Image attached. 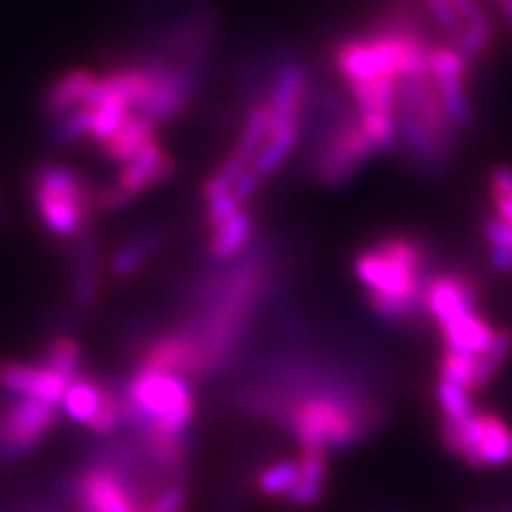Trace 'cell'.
I'll use <instances>...</instances> for the list:
<instances>
[{
    "label": "cell",
    "mask_w": 512,
    "mask_h": 512,
    "mask_svg": "<svg viewBox=\"0 0 512 512\" xmlns=\"http://www.w3.org/2000/svg\"><path fill=\"white\" fill-rule=\"evenodd\" d=\"M92 131V107L79 105L71 109L69 114H64L56 120H52V141L60 148L75 146V143L84 141L90 137Z\"/></svg>",
    "instance_id": "ffe728a7"
},
{
    "label": "cell",
    "mask_w": 512,
    "mask_h": 512,
    "mask_svg": "<svg viewBox=\"0 0 512 512\" xmlns=\"http://www.w3.org/2000/svg\"><path fill=\"white\" fill-rule=\"evenodd\" d=\"M73 498L84 512H143L141 495L128 472L111 461H96L73 480Z\"/></svg>",
    "instance_id": "5b68a950"
},
{
    "label": "cell",
    "mask_w": 512,
    "mask_h": 512,
    "mask_svg": "<svg viewBox=\"0 0 512 512\" xmlns=\"http://www.w3.org/2000/svg\"><path fill=\"white\" fill-rule=\"evenodd\" d=\"M186 500L188 493L182 485H167L154 495L143 512H182Z\"/></svg>",
    "instance_id": "cb8c5ba5"
},
{
    "label": "cell",
    "mask_w": 512,
    "mask_h": 512,
    "mask_svg": "<svg viewBox=\"0 0 512 512\" xmlns=\"http://www.w3.org/2000/svg\"><path fill=\"white\" fill-rule=\"evenodd\" d=\"M0 387L20 397H37L47 404H60L69 382L41 363H3L0 365Z\"/></svg>",
    "instance_id": "ba28073f"
},
{
    "label": "cell",
    "mask_w": 512,
    "mask_h": 512,
    "mask_svg": "<svg viewBox=\"0 0 512 512\" xmlns=\"http://www.w3.org/2000/svg\"><path fill=\"white\" fill-rule=\"evenodd\" d=\"M41 365L56 372L69 384L82 376V346L67 333H58L45 344L41 352Z\"/></svg>",
    "instance_id": "e0dca14e"
},
{
    "label": "cell",
    "mask_w": 512,
    "mask_h": 512,
    "mask_svg": "<svg viewBox=\"0 0 512 512\" xmlns=\"http://www.w3.org/2000/svg\"><path fill=\"white\" fill-rule=\"evenodd\" d=\"M96 82V75L88 69H69L60 73L54 82L47 86L41 109L47 120H56L64 114H69L71 109L86 105L90 90Z\"/></svg>",
    "instance_id": "8fae6325"
},
{
    "label": "cell",
    "mask_w": 512,
    "mask_h": 512,
    "mask_svg": "<svg viewBox=\"0 0 512 512\" xmlns=\"http://www.w3.org/2000/svg\"><path fill=\"white\" fill-rule=\"evenodd\" d=\"M370 310L391 325H421L427 312V288L436 276L434 252L423 239L391 235L363 248L355 263Z\"/></svg>",
    "instance_id": "6da1fadb"
},
{
    "label": "cell",
    "mask_w": 512,
    "mask_h": 512,
    "mask_svg": "<svg viewBox=\"0 0 512 512\" xmlns=\"http://www.w3.org/2000/svg\"><path fill=\"white\" fill-rule=\"evenodd\" d=\"M30 190L41 224L56 239L75 242L86 235L94 212L99 210V188H92L86 175L50 160L32 171Z\"/></svg>",
    "instance_id": "3957f363"
},
{
    "label": "cell",
    "mask_w": 512,
    "mask_h": 512,
    "mask_svg": "<svg viewBox=\"0 0 512 512\" xmlns=\"http://www.w3.org/2000/svg\"><path fill=\"white\" fill-rule=\"evenodd\" d=\"M158 122L152 118L139 114V111H131L126 120L120 124L118 131L111 135L107 141L101 143V152L107 160L116 165H124L126 160L135 158L143 148L156 141Z\"/></svg>",
    "instance_id": "7c38bea8"
},
{
    "label": "cell",
    "mask_w": 512,
    "mask_h": 512,
    "mask_svg": "<svg viewBox=\"0 0 512 512\" xmlns=\"http://www.w3.org/2000/svg\"><path fill=\"white\" fill-rule=\"evenodd\" d=\"M90 107H92L90 139H94L99 146L118 131L120 124L126 120V116L133 111L122 99H118V96H105V99H101L99 103Z\"/></svg>",
    "instance_id": "d6986e66"
},
{
    "label": "cell",
    "mask_w": 512,
    "mask_h": 512,
    "mask_svg": "<svg viewBox=\"0 0 512 512\" xmlns=\"http://www.w3.org/2000/svg\"><path fill=\"white\" fill-rule=\"evenodd\" d=\"M483 237L489 246H500L512 250V224L500 216H491L483 222Z\"/></svg>",
    "instance_id": "d4e9b609"
},
{
    "label": "cell",
    "mask_w": 512,
    "mask_h": 512,
    "mask_svg": "<svg viewBox=\"0 0 512 512\" xmlns=\"http://www.w3.org/2000/svg\"><path fill=\"white\" fill-rule=\"evenodd\" d=\"M167 242V231L163 227H143L135 231L126 242L111 254L109 271L118 280L133 278L150 263L152 256Z\"/></svg>",
    "instance_id": "30bf717a"
},
{
    "label": "cell",
    "mask_w": 512,
    "mask_h": 512,
    "mask_svg": "<svg viewBox=\"0 0 512 512\" xmlns=\"http://www.w3.org/2000/svg\"><path fill=\"white\" fill-rule=\"evenodd\" d=\"M442 105L446 109L448 118L459 128L468 126L474 118V107L470 101V94L466 88V77H446V79H434Z\"/></svg>",
    "instance_id": "ac0fdd59"
},
{
    "label": "cell",
    "mask_w": 512,
    "mask_h": 512,
    "mask_svg": "<svg viewBox=\"0 0 512 512\" xmlns=\"http://www.w3.org/2000/svg\"><path fill=\"white\" fill-rule=\"evenodd\" d=\"M105 391H107V384L86 376H79L69 384L67 391H64L60 404L75 423L90 425L96 412H99L103 406Z\"/></svg>",
    "instance_id": "2e32d148"
},
{
    "label": "cell",
    "mask_w": 512,
    "mask_h": 512,
    "mask_svg": "<svg viewBox=\"0 0 512 512\" xmlns=\"http://www.w3.org/2000/svg\"><path fill=\"white\" fill-rule=\"evenodd\" d=\"M299 474V461L293 459H280L269 463L267 468L261 470L256 476V489L267 498H286L288 491L293 489Z\"/></svg>",
    "instance_id": "44dd1931"
},
{
    "label": "cell",
    "mask_w": 512,
    "mask_h": 512,
    "mask_svg": "<svg viewBox=\"0 0 512 512\" xmlns=\"http://www.w3.org/2000/svg\"><path fill=\"white\" fill-rule=\"evenodd\" d=\"M3 218H5V214H3V203H0V222H3Z\"/></svg>",
    "instance_id": "83f0119b"
},
{
    "label": "cell",
    "mask_w": 512,
    "mask_h": 512,
    "mask_svg": "<svg viewBox=\"0 0 512 512\" xmlns=\"http://www.w3.org/2000/svg\"><path fill=\"white\" fill-rule=\"evenodd\" d=\"M495 3H498V5H500V7H502V5H504V3H506V0H495Z\"/></svg>",
    "instance_id": "f1b7e54d"
},
{
    "label": "cell",
    "mask_w": 512,
    "mask_h": 512,
    "mask_svg": "<svg viewBox=\"0 0 512 512\" xmlns=\"http://www.w3.org/2000/svg\"><path fill=\"white\" fill-rule=\"evenodd\" d=\"M438 329L442 335L444 348L470 352V355L485 352L495 338V329L478 314V310L463 312L453 320H448V323L438 325Z\"/></svg>",
    "instance_id": "5bb4252c"
},
{
    "label": "cell",
    "mask_w": 512,
    "mask_h": 512,
    "mask_svg": "<svg viewBox=\"0 0 512 512\" xmlns=\"http://www.w3.org/2000/svg\"><path fill=\"white\" fill-rule=\"evenodd\" d=\"M502 11H504V15L508 18V22L512 24V0H506V3L502 5Z\"/></svg>",
    "instance_id": "4316f807"
},
{
    "label": "cell",
    "mask_w": 512,
    "mask_h": 512,
    "mask_svg": "<svg viewBox=\"0 0 512 512\" xmlns=\"http://www.w3.org/2000/svg\"><path fill=\"white\" fill-rule=\"evenodd\" d=\"M256 239V222L250 212L239 210L229 220H224L210 231L207 254L216 263H227L242 256Z\"/></svg>",
    "instance_id": "4fadbf2b"
},
{
    "label": "cell",
    "mask_w": 512,
    "mask_h": 512,
    "mask_svg": "<svg viewBox=\"0 0 512 512\" xmlns=\"http://www.w3.org/2000/svg\"><path fill=\"white\" fill-rule=\"evenodd\" d=\"M436 399L440 404L442 416H448V419H468V416L476 410L472 402V393L468 389H463L461 384L451 382L446 378H440L436 382Z\"/></svg>",
    "instance_id": "7402d4cb"
},
{
    "label": "cell",
    "mask_w": 512,
    "mask_h": 512,
    "mask_svg": "<svg viewBox=\"0 0 512 512\" xmlns=\"http://www.w3.org/2000/svg\"><path fill=\"white\" fill-rule=\"evenodd\" d=\"M71 297L77 308H92L101 291V246L92 235L71 242Z\"/></svg>",
    "instance_id": "9c48e42d"
},
{
    "label": "cell",
    "mask_w": 512,
    "mask_h": 512,
    "mask_svg": "<svg viewBox=\"0 0 512 512\" xmlns=\"http://www.w3.org/2000/svg\"><path fill=\"white\" fill-rule=\"evenodd\" d=\"M478 303L476 282L459 271L436 274L427 288V312L436 325H444L463 312L478 310Z\"/></svg>",
    "instance_id": "52a82bcc"
},
{
    "label": "cell",
    "mask_w": 512,
    "mask_h": 512,
    "mask_svg": "<svg viewBox=\"0 0 512 512\" xmlns=\"http://www.w3.org/2000/svg\"><path fill=\"white\" fill-rule=\"evenodd\" d=\"M397 150L412 169L440 173L457 150L459 128L448 118L429 69L397 77Z\"/></svg>",
    "instance_id": "7a4b0ae2"
},
{
    "label": "cell",
    "mask_w": 512,
    "mask_h": 512,
    "mask_svg": "<svg viewBox=\"0 0 512 512\" xmlns=\"http://www.w3.org/2000/svg\"><path fill=\"white\" fill-rule=\"evenodd\" d=\"M175 160L171 154L152 141L143 148L135 158L120 165V171L114 182L105 188L96 190V203L103 212H120L124 207L135 203L141 195H146L152 188L167 184L175 175Z\"/></svg>",
    "instance_id": "277c9868"
},
{
    "label": "cell",
    "mask_w": 512,
    "mask_h": 512,
    "mask_svg": "<svg viewBox=\"0 0 512 512\" xmlns=\"http://www.w3.org/2000/svg\"><path fill=\"white\" fill-rule=\"evenodd\" d=\"M327 480V459L320 451H303L299 457V474L293 489L288 491L286 502L293 506H312L320 500Z\"/></svg>",
    "instance_id": "9a60e30c"
},
{
    "label": "cell",
    "mask_w": 512,
    "mask_h": 512,
    "mask_svg": "<svg viewBox=\"0 0 512 512\" xmlns=\"http://www.w3.org/2000/svg\"><path fill=\"white\" fill-rule=\"evenodd\" d=\"M425 5L436 26L448 37V43H455L463 32V22L451 0H425Z\"/></svg>",
    "instance_id": "603a6c76"
},
{
    "label": "cell",
    "mask_w": 512,
    "mask_h": 512,
    "mask_svg": "<svg viewBox=\"0 0 512 512\" xmlns=\"http://www.w3.org/2000/svg\"><path fill=\"white\" fill-rule=\"evenodd\" d=\"M54 404L37 397H20L0 414V457L15 459L30 453L54 425Z\"/></svg>",
    "instance_id": "8992f818"
},
{
    "label": "cell",
    "mask_w": 512,
    "mask_h": 512,
    "mask_svg": "<svg viewBox=\"0 0 512 512\" xmlns=\"http://www.w3.org/2000/svg\"><path fill=\"white\" fill-rule=\"evenodd\" d=\"M489 265L493 271H498V274H508V271H512V250L489 246Z\"/></svg>",
    "instance_id": "484cf974"
}]
</instances>
